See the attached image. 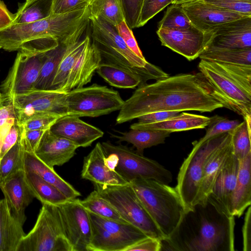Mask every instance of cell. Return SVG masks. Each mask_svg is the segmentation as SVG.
<instances>
[{
    "label": "cell",
    "mask_w": 251,
    "mask_h": 251,
    "mask_svg": "<svg viewBox=\"0 0 251 251\" xmlns=\"http://www.w3.org/2000/svg\"><path fill=\"white\" fill-rule=\"evenodd\" d=\"M223 105L211 94L200 72L181 74L138 87L125 100L116 118L121 124L157 111L211 112Z\"/></svg>",
    "instance_id": "obj_1"
},
{
    "label": "cell",
    "mask_w": 251,
    "mask_h": 251,
    "mask_svg": "<svg viewBox=\"0 0 251 251\" xmlns=\"http://www.w3.org/2000/svg\"><path fill=\"white\" fill-rule=\"evenodd\" d=\"M235 217L228 216L207 200L185 211L161 251H234Z\"/></svg>",
    "instance_id": "obj_2"
},
{
    "label": "cell",
    "mask_w": 251,
    "mask_h": 251,
    "mask_svg": "<svg viewBox=\"0 0 251 251\" xmlns=\"http://www.w3.org/2000/svg\"><path fill=\"white\" fill-rule=\"evenodd\" d=\"M89 22L87 6L68 13L50 15L37 21L13 24L0 31V45L8 51H18L39 40L68 45L80 39Z\"/></svg>",
    "instance_id": "obj_3"
},
{
    "label": "cell",
    "mask_w": 251,
    "mask_h": 251,
    "mask_svg": "<svg viewBox=\"0 0 251 251\" xmlns=\"http://www.w3.org/2000/svg\"><path fill=\"white\" fill-rule=\"evenodd\" d=\"M198 68L210 94L223 107L251 120V65L201 59Z\"/></svg>",
    "instance_id": "obj_4"
},
{
    "label": "cell",
    "mask_w": 251,
    "mask_h": 251,
    "mask_svg": "<svg viewBox=\"0 0 251 251\" xmlns=\"http://www.w3.org/2000/svg\"><path fill=\"white\" fill-rule=\"evenodd\" d=\"M92 42L97 47L101 62L117 65L140 75L145 82L159 80L169 75L142 59L126 46L115 27L97 17H90Z\"/></svg>",
    "instance_id": "obj_5"
},
{
    "label": "cell",
    "mask_w": 251,
    "mask_h": 251,
    "mask_svg": "<svg viewBox=\"0 0 251 251\" xmlns=\"http://www.w3.org/2000/svg\"><path fill=\"white\" fill-rule=\"evenodd\" d=\"M129 183L164 239L169 238L185 212L176 189L148 178H135Z\"/></svg>",
    "instance_id": "obj_6"
},
{
    "label": "cell",
    "mask_w": 251,
    "mask_h": 251,
    "mask_svg": "<svg viewBox=\"0 0 251 251\" xmlns=\"http://www.w3.org/2000/svg\"><path fill=\"white\" fill-rule=\"evenodd\" d=\"M230 132L216 135L200 145H193L191 152L184 160L178 172L175 188L181 199L185 212L196 203L207 159L225 142Z\"/></svg>",
    "instance_id": "obj_7"
},
{
    "label": "cell",
    "mask_w": 251,
    "mask_h": 251,
    "mask_svg": "<svg viewBox=\"0 0 251 251\" xmlns=\"http://www.w3.org/2000/svg\"><path fill=\"white\" fill-rule=\"evenodd\" d=\"M93 184L95 190L108 201L126 222L140 229L148 237L161 241L164 239L130 183L121 185Z\"/></svg>",
    "instance_id": "obj_8"
},
{
    "label": "cell",
    "mask_w": 251,
    "mask_h": 251,
    "mask_svg": "<svg viewBox=\"0 0 251 251\" xmlns=\"http://www.w3.org/2000/svg\"><path fill=\"white\" fill-rule=\"evenodd\" d=\"M67 115L96 117L120 110L125 100L118 91L94 84L66 94Z\"/></svg>",
    "instance_id": "obj_9"
},
{
    "label": "cell",
    "mask_w": 251,
    "mask_h": 251,
    "mask_svg": "<svg viewBox=\"0 0 251 251\" xmlns=\"http://www.w3.org/2000/svg\"><path fill=\"white\" fill-rule=\"evenodd\" d=\"M88 212L92 230L88 251H126L129 247L148 237L129 223L106 219Z\"/></svg>",
    "instance_id": "obj_10"
},
{
    "label": "cell",
    "mask_w": 251,
    "mask_h": 251,
    "mask_svg": "<svg viewBox=\"0 0 251 251\" xmlns=\"http://www.w3.org/2000/svg\"><path fill=\"white\" fill-rule=\"evenodd\" d=\"M17 251H73L63 234L54 205L42 204L34 226L23 237Z\"/></svg>",
    "instance_id": "obj_11"
},
{
    "label": "cell",
    "mask_w": 251,
    "mask_h": 251,
    "mask_svg": "<svg viewBox=\"0 0 251 251\" xmlns=\"http://www.w3.org/2000/svg\"><path fill=\"white\" fill-rule=\"evenodd\" d=\"M101 143L105 155L113 153L117 156L115 171L128 182L138 178L151 179L166 184L172 181V173L156 161L126 146L115 145L109 141Z\"/></svg>",
    "instance_id": "obj_12"
},
{
    "label": "cell",
    "mask_w": 251,
    "mask_h": 251,
    "mask_svg": "<svg viewBox=\"0 0 251 251\" xmlns=\"http://www.w3.org/2000/svg\"><path fill=\"white\" fill-rule=\"evenodd\" d=\"M66 94L56 90L31 89L15 95L11 99L17 125L39 115H67Z\"/></svg>",
    "instance_id": "obj_13"
},
{
    "label": "cell",
    "mask_w": 251,
    "mask_h": 251,
    "mask_svg": "<svg viewBox=\"0 0 251 251\" xmlns=\"http://www.w3.org/2000/svg\"><path fill=\"white\" fill-rule=\"evenodd\" d=\"M48 51L18 50L12 67L0 86L1 93L12 98L32 89Z\"/></svg>",
    "instance_id": "obj_14"
},
{
    "label": "cell",
    "mask_w": 251,
    "mask_h": 251,
    "mask_svg": "<svg viewBox=\"0 0 251 251\" xmlns=\"http://www.w3.org/2000/svg\"><path fill=\"white\" fill-rule=\"evenodd\" d=\"M63 234L73 251H88L92 230L88 211L80 200L74 199L54 205Z\"/></svg>",
    "instance_id": "obj_15"
},
{
    "label": "cell",
    "mask_w": 251,
    "mask_h": 251,
    "mask_svg": "<svg viewBox=\"0 0 251 251\" xmlns=\"http://www.w3.org/2000/svg\"><path fill=\"white\" fill-rule=\"evenodd\" d=\"M156 33L162 46L182 55L189 61L194 60L206 48L210 37L192 25L185 29H158Z\"/></svg>",
    "instance_id": "obj_16"
},
{
    "label": "cell",
    "mask_w": 251,
    "mask_h": 251,
    "mask_svg": "<svg viewBox=\"0 0 251 251\" xmlns=\"http://www.w3.org/2000/svg\"><path fill=\"white\" fill-rule=\"evenodd\" d=\"M210 33L206 48L251 49V16L223 24Z\"/></svg>",
    "instance_id": "obj_17"
},
{
    "label": "cell",
    "mask_w": 251,
    "mask_h": 251,
    "mask_svg": "<svg viewBox=\"0 0 251 251\" xmlns=\"http://www.w3.org/2000/svg\"><path fill=\"white\" fill-rule=\"evenodd\" d=\"M181 4L192 25L205 32L211 31L223 24L250 17L221 9L202 0Z\"/></svg>",
    "instance_id": "obj_18"
},
{
    "label": "cell",
    "mask_w": 251,
    "mask_h": 251,
    "mask_svg": "<svg viewBox=\"0 0 251 251\" xmlns=\"http://www.w3.org/2000/svg\"><path fill=\"white\" fill-rule=\"evenodd\" d=\"M0 189L11 214L24 226L26 220L25 209L34 198L25 180L24 169L6 178L0 184Z\"/></svg>",
    "instance_id": "obj_19"
},
{
    "label": "cell",
    "mask_w": 251,
    "mask_h": 251,
    "mask_svg": "<svg viewBox=\"0 0 251 251\" xmlns=\"http://www.w3.org/2000/svg\"><path fill=\"white\" fill-rule=\"evenodd\" d=\"M239 166L233 152L217 176L207 200L228 216L231 213V199Z\"/></svg>",
    "instance_id": "obj_20"
},
{
    "label": "cell",
    "mask_w": 251,
    "mask_h": 251,
    "mask_svg": "<svg viewBox=\"0 0 251 251\" xmlns=\"http://www.w3.org/2000/svg\"><path fill=\"white\" fill-rule=\"evenodd\" d=\"M78 147L70 140L47 129L34 153L50 168L62 166L75 154Z\"/></svg>",
    "instance_id": "obj_21"
},
{
    "label": "cell",
    "mask_w": 251,
    "mask_h": 251,
    "mask_svg": "<svg viewBox=\"0 0 251 251\" xmlns=\"http://www.w3.org/2000/svg\"><path fill=\"white\" fill-rule=\"evenodd\" d=\"M50 129L53 133L72 142L78 148L91 146L104 134L101 130L82 121L80 117L71 115L60 117Z\"/></svg>",
    "instance_id": "obj_22"
},
{
    "label": "cell",
    "mask_w": 251,
    "mask_h": 251,
    "mask_svg": "<svg viewBox=\"0 0 251 251\" xmlns=\"http://www.w3.org/2000/svg\"><path fill=\"white\" fill-rule=\"evenodd\" d=\"M106 155L101 143H97L84 157L81 177L93 184L121 185L129 183L116 171L110 170L104 163Z\"/></svg>",
    "instance_id": "obj_23"
},
{
    "label": "cell",
    "mask_w": 251,
    "mask_h": 251,
    "mask_svg": "<svg viewBox=\"0 0 251 251\" xmlns=\"http://www.w3.org/2000/svg\"><path fill=\"white\" fill-rule=\"evenodd\" d=\"M101 62L100 53L90 40L74 63L63 92L67 93L89 83Z\"/></svg>",
    "instance_id": "obj_24"
},
{
    "label": "cell",
    "mask_w": 251,
    "mask_h": 251,
    "mask_svg": "<svg viewBox=\"0 0 251 251\" xmlns=\"http://www.w3.org/2000/svg\"><path fill=\"white\" fill-rule=\"evenodd\" d=\"M231 131L225 142L210 155L206 162L196 203L207 200L217 176L233 152Z\"/></svg>",
    "instance_id": "obj_25"
},
{
    "label": "cell",
    "mask_w": 251,
    "mask_h": 251,
    "mask_svg": "<svg viewBox=\"0 0 251 251\" xmlns=\"http://www.w3.org/2000/svg\"><path fill=\"white\" fill-rule=\"evenodd\" d=\"M164 121L142 124L134 123L130 126L132 129L164 131L172 133L205 128L210 123L211 118L205 116L184 112Z\"/></svg>",
    "instance_id": "obj_26"
},
{
    "label": "cell",
    "mask_w": 251,
    "mask_h": 251,
    "mask_svg": "<svg viewBox=\"0 0 251 251\" xmlns=\"http://www.w3.org/2000/svg\"><path fill=\"white\" fill-rule=\"evenodd\" d=\"M251 153L239 160V166L233 191L231 213L241 217L251 204Z\"/></svg>",
    "instance_id": "obj_27"
},
{
    "label": "cell",
    "mask_w": 251,
    "mask_h": 251,
    "mask_svg": "<svg viewBox=\"0 0 251 251\" xmlns=\"http://www.w3.org/2000/svg\"><path fill=\"white\" fill-rule=\"evenodd\" d=\"M24 149L25 170L33 172L44 180L55 186L68 200L75 199L81 195L73 186L59 176L53 168L50 167L39 159L34 152Z\"/></svg>",
    "instance_id": "obj_28"
},
{
    "label": "cell",
    "mask_w": 251,
    "mask_h": 251,
    "mask_svg": "<svg viewBox=\"0 0 251 251\" xmlns=\"http://www.w3.org/2000/svg\"><path fill=\"white\" fill-rule=\"evenodd\" d=\"M12 215L4 199L0 200V251H17L25 234Z\"/></svg>",
    "instance_id": "obj_29"
},
{
    "label": "cell",
    "mask_w": 251,
    "mask_h": 251,
    "mask_svg": "<svg viewBox=\"0 0 251 251\" xmlns=\"http://www.w3.org/2000/svg\"><path fill=\"white\" fill-rule=\"evenodd\" d=\"M96 72L110 85L122 89H133L147 83L136 74L117 65L101 62Z\"/></svg>",
    "instance_id": "obj_30"
},
{
    "label": "cell",
    "mask_w": 251,
    "mask_h": 251,
    "mask_svg": "<svg viewBox=\"0 0 251 251\" xmlns=\"http://www.w3.org/2000/svg\"><path fill=\"white\" fill-rule=\"evenodd\" d=\"M90 40L87 35L66 47L50 90L63 92L74 63Z\"/></svg>",
    "instance_id": "obj_31"
},
{
    "label": "cell",
    "mask_w": 251,
    "mask_h": 251,
    "mask_svg": "<svg viewBox=\"0 0 251 251\" xmlns=\"http://www.w3.org/2000/svg\"><path fill=\"white\" fill-rule=\"evenodd\" d=\"M25 180L34 198L42 204H61L68 199L57 188L44 180L33 172L25 170Z\"/></svg>",
    "instance_id": "obj_32"
},
{
    "label": "cell",
    "mask_w": 251,
    "mask_h": 251,
    "mask_svg": "<svg viewBox=\"0 0 251 251\" xmlns=\"http://www.w3.org/2000/svg\"><path fill=\"white\" fill-rule=\"evenodd\" d=\"M120 135H112L119 142H126L133 145L136 152L143 155L145 149L165 143L170 133L164 131L132 129L119 132Z\"/></svg>",
    "instance_id": "obj_33"
},
{
    "label": "cell",
    "mask_w": 251,
    "mask_h": 251,
    "mask_svg": "<svg viewBox=\"0 0 251 251\" xmlns=\"http://www.w3.org/2000/svg\"><path fill=\"white\" fill-rule=\"evenodd\" d=\"M87 7L89 18H99L114 27L125 20L121 0H91Z\"/></svg>",
    "instance_id": "obj_34"
},
{
    "label": "cell",
    "mask_w": 251,
    "mask_h": 251,
    "mask_svg": "<svg viewBox=\"0 0 251 251\" xmlns=\"http://www.w3.org/2000/svg\"><path fill=\"white\" fill-rule=\"evenodd\" d=\"M67 46L59 44L56 47L47 52L45 60L32 89L50 90Z\"/></svg>",
    "instance_id": "obj_35"
},
{
    "label": "cell",
    "mask_w": 251,
    "mask_h": 251,
    "mask_svg": "<svg viewBox=\"0 0 251 251\" xmlns=\"http://www.w3.org/2000/svg\"><path fill=\"white\" fill-rule=\"evenodd\" d=\"M206 61L251 65V49H222L206 48L199 57Z\"/></svg>",
    "instance_id": "obj_36"
},
{
    "label": "cell",
    "mask_w": 251,
    "mask_h": 251,
    "mask_svg": "<svg viewBox=\"0 0 251 251\" xmlns=\"http://www.w3.org/2000/svg\"><path fill=\"white\" fill-rule=\"evenodd\" d=\"M51 0H25L19 6L13 24H25L45 19L50 15Z\"/></svg>",
    "instance_id": "obj_37"
},
{
    "label": "cell",
    "mask_w": 251,
    "mask_h": 251,
    "mask_svg": "<svg viewBox=\"0 0 251 251\" xmlns=\"http://www.w3.org/2000/svg\"><path fill=\"white\" fill-rule=\"evenodd\" d=\"M81 204L89 212L106 219L127 223L113 206L96 190L86 198L80 200Z\"/></svg>",
    "instance_id": "obj_38"
},
{
    "label": "cell",
    "mask_w": 251,
    "mask_h": 251,
    "mask_svg": "<svg viewBox=\"0 0 251 251\" xmlns=\"http://www.w3.org/2000/svg\"><path fill=\"white\" fill-rule=\"evenodd\" d=\"M25 151L20 137L16 143L0 159V184L6 178L24 169Z\"/></svg>",
    "instance_id": "obj_39"
},
{
    "label": "cell",
    "mask_w": 251,
    "mask_h": 251,
    "mask_svg": "<svg viewBox=\"0 0 251 251\" xmlns=\"http://www.w3.org/2000/svg\"><path fill=\"white\" fill-rule=\"evenodd\" d=\"M231 133L233 153L242 160L251 153V120H244Z\"/></svg>",
    "instance_id": "obj_40"
},
{
    "label": "cell",
    "mask_w": 251,
    "mask_h": 251,
    "mask_svg": "<svg viewBox=\"0 0 251 251\" xmlns=\"http://www.w3.org/2000/svg\"><path fill=\"white\" fill-rule=\"evenodd\" d=\"M192 25L181 4L172 3L158 23V29H185Z\"/></svg>",
    "instance_id": "obj_41"
},
{
    "label": "cell",
    "mask_w": 251,
    "mask_h": 251,
    "mask_svg": "<svg viewBox=\"0 0 251 251\" xmlns=\"http://www.w3.org/2000/svg\"><path fill=\"white\" fill-rule=\"evenodd\" d=\"M211 118L206 133L199 141H195L193 145H200L208 139L219 134L230 132L234 130L240 122L236 120H229L225 117L215 115Z\"/></svg>",
    "instance_id": "obj_42"
},
{
    "label": "cell",
    "mask_w": 251,
    "mask_h": 251,
    "mask_svg": "<svg viewBox=\"0 0 251 251\" xmlns=\"http://www.w3.org/2000/svg\"><path fill=\"white\" fill-rule=\"evenodd\" d=\"M174 0H144L137 27L147 23Z\"/></svg>",
    "instance_id": "obj_43"
},
{
    "label": "cell",
    "mask_w": 251,
    "mask_h": 251,
    "mask_svg": "<svg viewBox=\"0 0 251 251\" xmlns=\"http://www.w3.org/2000/svg\"><path fill=\"white\" fill-rule=\"evenodd\" d=\"M221 9L251 16V0H202Z\"/></svg>",
    "instance_id": "obj_44"
},
{
    "label": "cell",
    "mask_w": 251,
    "mask_h": 251,
    "mask_svg": "<svg viewBox=\"0 0 251 251\" xmlns=\"http://www.w3.org/2000/svg\"><path fill=\"white\" fill-rule=\"evenodd\" d=\"M125 18L130 28L137 27L144 0H121Z\"/></svg>",
    "instance_id": "obj_45"
},
{
    "label": "cell",
    "mask_w": 251,
    "mask_h": 251,
    "mask_svg": "<svg viewBox=\"0 0 251 251\" xmlns=\"http://www.w3.org/2000/svg\"><path fill=\"white\" fill-rule=\"evenodd\" d=\"M60 117L51 114L37 115L30 118L19 126L26 131L47 129Z\"/></svg>",
    "instance_id": "obj_46"
},
{
    "label": "cell",
    "mask_w": 251,
    "mask_h": 251,
    "mask_svg": "<svg viewBox=\"0 0 251 251\" xmlns=\"http://www.w3.org/2000/svg\"><path fill=\"white\" fill-rule=\"evenodd\" d=\"M91 0H51L50 15L71 12L86 7Z\"/></svg>",
    "instance_id": "obj_47"
},
{
    "label": "cell",
    "mask_w": 251,
    "mask_h": 251,
    "mask_svg": "<svg viewBox=\"0 0 251 251\" xmlns=\"http://www.w3.org/2000/svg\"><path fill=\"white\" fill-rule=\"evenodd\" d=\"M115 27L128 48L139 57L145 59L131 28L128 26L126 21L121 22Z\"/></svg>",
    "instance_id": "obj_48"
},
{
    "label": "cell",
    "mask_w": 251,
    "mask_h": 251,
    "mask_svg": "<svg viewBox=\"0 0 251 251\" xmlns=\"http://www.w3.org/2000/svg\"><path fill=\"white\" fill-rule=\"evenodd\" d=\"M161 247V240L147 237L128 248L126 251H160Z\"/></svg>",
    "instance_id": "obj_49"
},
{
    "label": "cell",
    "mask_w": 251,
    "mask_h": 251,
    "mask_svg": "<svg viewBox=\"0 0 251 251\" xmlns=\"http://www.w3.org/2000/svg\"><path fill=\"white\" fill-rule=\"evenodd\" d=\"M20 134L19 126L16 122L12 125L3 141L0 152V159L16 143Z\"/></svg>",
    "instance_id": "obj_50"
},
{
    "label": "cell",
    "mask_w": 251,
    "mask_h": 251,
    "mask_svg": "<svg viewBox=\"0 0 251 251\" xmlns=\"http://www.w3.org/2000/svg\"><path fill=\"white\" fill-rule=\"evenodd\" d=\"M178 111H162L148 113L139 117L138 123L142 124L153 123L164 121L178 114Z\"/></svg>",
    "instance_id": "obj_51"
},
{
    "label": "cell",
    "mask_w": 251,
    "mask_h": 251,
    "mask_svg": "<svg viewBox=\"0 0 251 251\" xmlns=\"http://www.w3.org/2000/svg\"><path fill=\"white\" fill-rule=\"evenodd\" d=\"M243 250L251 251V207H248L246 212L242 227Z\"/></svg>",
    "instance_id": "obj_52"
},
{
    "label": "cell",
    "mask_w": 251,
    "mask_h": 251,
    "mask_svg": "<svg viewBox=\"0 0 251 251\" xmlns=\"http://www.w3.org/2000/svg\"><path fill=\"white\" fill-rule=\"evenodd\" d=\"M15 16V14L10 12L4 2L0 0V31L13 25Z\"/></svg>",
    "instance_id": "obj_53"
},
{
    "label": "cell",
    "mask_w": 251,
    "mask_h": 251,
    "mask_svg": "<svg viewBox=\"0 0 251 251\" xmlns=\"http://www.w3.org/2000/svg\"><path fill=\"white\" fill-rule=\"evenodd\" d=\"M193 0H174L173 3H176V4H181L183 3L193 1Z\"/></svg>",
    "instance_id": "obj_54"
},
{
    "label": "cell",
    "mask_w": 251,
    "mask_h": 251,
    "mask_svg": "<svg viewBox=\"0 0 251 251\" xmlns=\"http://www.w3.org/2000/svg\"><path fill=\"white\" fill-rule=\"evenodd\" d=\"M3 140H4V138L0 133V152L1 145H2Z\"/></svg>",
    "instance_id": "obj_55"
},
{
    "label": "cell",
    "mask_w": 251,
    "mask_h": 251,
    "mask_svg": "<svg viewBox=\"0 0 251 251\" xmlns=\"http://www.w3.org/2000/svg\"><path fill=\"white\" fill-rule=\"evenodd\" d=\"M0 49H1V46H0Z\"/></svg>",
    "instance_id": "obj_56"
}]
</instances>
